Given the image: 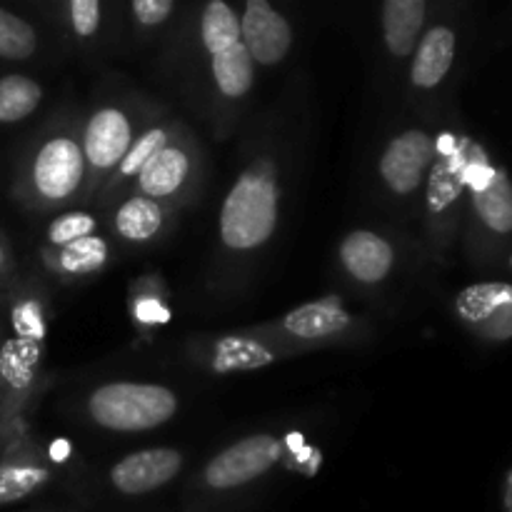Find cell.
I'll return each instance as SVG.
<instances>
[{
	"label": "cell",
	"mask_w": 512,
	"mask_h": 512,
	"mask_svg": "<svg viewBox=\"0 0 512 512\" xmlns=\"http://www.w3.org/2000/svg\"><path fill=\"white\" fill-rule=\"evenodd\" d=\"M108 260V243L98 235H88L60 250V268L70 275H88L100 270Z\"/></svg>",
	"instance_id": "cell-24"
},
{
	"label": "cell",
	"mask_w": 512,
	"mask_h": 512,
	"mask_svg": "<svg viewBox=\"0 0 512 512\" xmlns=\"http://www.w3.org/2000/svg\"><path fill=\"white\" fill-rule=\"evenodd\" d=\"M88 413L105 430L145 433L173 420L178 398L163 385L108 383L90 395Z\"/></svg>",
	"instance_id": "cell-1"
},
{
	"label": "cell",
	"mask_w": 512,
	"mask_h": 512,
	"mask_svg": "<svg viewBox=\"0 0 512 512\" xmlns=\"http://www.w3.org/2000/svg\"><path fill=\"white\" fill-rule=\"evenodd\" d=\"M48 473L33 465H5L0 468V503H15L45 485Z\"/></svg>",
	"instance_id": "cell-25"
},
{
	"label": "cell",
	"mask_w": 512,
	"mask_h": 512,
	"mask_svg": "<svg viewBox=\"0 0 512 512\" xmlns=\"http://www.w3.org/2000/svg\"><path fill=\"white\" fill-rule=\"evenodd\" d=\"M458 50V35L448 25H435L425 33V38L418 43L415 50L413 68H410V80L415 88L430 90L445 80L450 73Z\"/></svg>",
	"instance_id": "cell-13"
},
{
	"label": "cell",
	"mask_w": 512,
	"mask_h": 512,
	"mask_svg": "<svg viewBox=\"0 0 512 512\" xmlns=\"http://www.w3.org/2000/svg\"><path fill=\"white\" fill-rule=\"evenodd\" d=\"M183 468V455L173 448H150L125 455L110 470V483L123 495H145L163 488Z\"/></svg>",
	"instance_id": "cell-9"
},
{
	"label": "cell",
	"mask_w": 512,
	"mask_h": 512,
	"mask_svg": "<svg viewBox=\"0 0 512 512\" xmlns=\"http://www.w3.org/2000/svg\"><path fill=\"white\" fill-rule=\"evenodd\" d=\"M38 48V35L33 25L20 15L0 8V58L25 60Z\"/></svg>",
	"instance_id": "cell-23"
},
{
	"label": "cell",
	"mask_w": 512,
	"mask_h": 512,
	"mask_svg": "<svg viewBox=\"0 0 512 512\" xmlns=\"http://www.w3.org/2000/svg\"><path fill=\"white\" fill-rule=\"evenodd\" d=\"M13 325L15 330H18V338L35 340V343L43 340L45 328H43V320H40V310L35 303H25L20 305V308H15Z\"/></svg>",
	"instance_id": "cell-29"
},
{
	"label": "cell",
	"mask_w": 512,
	"mask_h": 512,
	"mask_svg": "<svg viewBox=\"0 0 512 512\" xmlns=\"http://www.w3.org/2000/svg\"><path fill=\"white\" fill-rule=\"evenodd\" d=\"M278 225V188L273 178L250 170L230 188L220 210V238L233 250H255L268 243Z\"/></svg>",
	"instance_id": "cell-2"
},
{
	"label": "cell",
	"mask_w": 512,
	"mask_h": 512,
	"mask_svg": "<svg viewBox=\"0 0 512 512\" xmlns=\"http://www.w3.org/2000/svg\"><path fill=\"white\" fill-rule=\"evenodd\" d=\"M43 100V90L28 75H3L0 78V123H20Z\"/></svg>",
	"instance_id": "cell-20"
},
{
	"label": "cell",
	"mask_w": 512,
	"mask_h": 512,
	"mask_svg": "<svg viewBox=\"0 0 512 512\" xmlns=\"http://www.w3.org/2000/svg\"><path fill=\"white\" fill-rule=\"evenodd\" d=\"M190 173V158L183 148L165 145L155 158H150L138 173V185L145 198L155 200L170 198L180 190Z\"/></svg>",
	"instance_id": "cell-15"
},
{
	"label": "cell",
	"mask_w": 512,
	"mask_h": 512,
	"mask_svg": "<svg viewBox=\"0 0 512 512\" xmlns=\"http://www.w3.org/2000/svg\"><path fill=\"white\" fill-rule=\"evenodd\" d=\"M278 460L280 443L273 435H250L210 460L205 468V483L215 490L240 488L275 468Z\"/></svg>",
	"instance_id": "cell-3"
},
{
	"label": "cell",
	"mask_w": 512,
	"mask_h": 512,
	"mask_svg": "<svg viewBox=\"0 0 512 512\" xmlns=\"http://www.w3.org/2000/svg\"><path fill=\"white\" fill-rule=\"evenodd\" d=\"M130 10L143 25H160L173 13L175 3L173 0H135Z\"/></svg>",
	"instance_id": "cell-30"
},
{
	"label": "cell",
	"mask_w": 512,
	"mask_h": 512,
	"mask_svg": "<svg viewBox=\"0 0 512 512\" xmlns=\"http://www.w3.org/2000/svg\"><path fill=\"white\" fill-rule=\"evenodd\" d=\"M210 70H213L215 85H218L225 98H243L253 88L255 63L243 40L230 45L223 53L210 55Z\"/></svg>",
	"instance_id": "cell-17"
},
{
	"label": "cell",
	"mask_w": 512,
	"mask_h": 512,
	"mask_svg": "<svg viewBox=\"0 0 512 512\" xmlns=\"http://www.w3.org/2000/svg\"><path fill=\"white\" fill-rule=\"evenodd\" d=\"M428 5L425 0H388L383 5L385 45L395 58H408L420 43Z\"/></svg>",
	"instance_id": "cell-14"
},
{
	"label": "cell",
	"mask_w": 512,
	"mask_h": 512,
	"mask_svg": "<svg viewBox=\"0 0 512 512\" xmlns=\"http://www.w3.org/2000/svg\"><path fill=\"white\" fill-rule=\"evenodd\" d=\"M275 360L265 345L245 338H223L215 348L213 368L218 373H233V370H255L265 368Z\"/></svg>",
	"instance_id": "cell-22"
},
{
	"label": "cell",
	"mask_w": 512,
	"mask_h": 512,
	"mask_svg": "<svg viewBox=\"0 0 512 512\" xmlns=\"http://www.w3.org/2000/svg\"><path fill=\"white\" fill-rule=\"evenodd\" d=\"M455 313L465 325L483 330L488 338L512 335V283H475L455 295Z\"/></svg>",
	"instance_id": "cell-7"
},
{
	"label": "cell",
	"mask_w": 512,
	"mask_h": 512,
	"mask_svg": "<svg viewBox=\"0 0 512 512\" xmlns=\"http://www.w3.org/2000/svg\"><path fill=\"white\" fill-rule=\"evenodd\" d=\"M283 325L288 333L295 335V338L318 340L348 328L350 315L345 313V308L338 303V298H328L320 300V303H308L290 310V313L285 315Z\"/></svg>",
	"instance_id": "cell-16"
},
{
	"label": "cell",
	"mask_w": 512,
	"mask_h": 512,
	"mask_svg": "<svg viewBox=\"0 0 512 512\" xmlns=\"http://www.w3.org/2000/svg\"><path fill=\"white\" fill-rule=\"evenodd\" d=\"M70 25L80 38H90L100 28V3L98 0H73L70 3Z\"/></svg>",
	"instance_id": "cell-28"
},
{
	"label": "cell",
	"mask_w": 512,
	"mask_h": 512,
	"mask_svg": "<svg viewBox=\"0 0 512 512\" xmlns=\"http://www.w3.org/2000/svg\"><path fill=\"white\" fill-rule=\"evenodd\" d=\"M468 188L475 215L495 235L512 233V180L505 170L488 165L483 150L473 158L468 170Z\"/></svg>",
	"instance_id": "cell-6"
},
{
	"label": "cell",
	"mask_w": 512,
	"mask_h": 512,
	"mask_svg": "<svg viewBox=\"0 0 512 512\" xmlns=\"http://www.w3.org/2000/svg\"><path fill=\"white\" fill-rule=\"evenodd\" d=\"M508 505H510V512H512V478H510V490H508Z\"/></svg>",
	"instance_id": "cell-31"
},
{
	"label": "cell",
	"mask_w": 512,
	"mask_h": 512,
	"mask_svg": "<svg viewBox=\"0 0 512 512\" xmlns=\"http://www.w3.org/2000/svg\"><path fill=\"white\" fill-rule=\"evenodd\" d=\"M480 148L463 140L445 150L440 158H435L428 178V208L430 213L443 215L460 200L463 190L468 188V170Z\"/></svg>",
	"instance_id": "cell-11"
},
{
	"label": "cell",
	"mask_w": 512,
	"mask_h": 512,
	"mask_svg": "<svg viewBox=\"0 0 512 512\" xmlns=\"http://www.w3.org/2000/svg\"><path fill=\"white\" fill-rule=\"evenodd\" d=\"M340 263L360 283H380L393 270L395 250L373 230H353L340 243Z\"/></svg>",
	"instance_id": "cell-12"
},
{
	"label": "cell",
	"mask_w": 512,
	"mask_h": 512,
	"mask_svg": "<svg viewBox=\"0 0 512 512\" xmlns=\"http://www.w3.org/2000/svg\"><path fill=\"white\" fill-rule=\"evenodd\" d=\"M165 145H168V133L163 128H153L148 133H143L138 140H133L125 158L120 160V175H138L143 170V165L150 158H155Z\"/></svg>",
	"instance_id": "cell-26"
},
{
	"label": "cell",
	"mask_w": 512,
	"mask_h": 512,
	"mask_svg": "<svg viewBox=\"0 0 512 512\" xmlns=\"http://www.w3.org/2000/svg\"><path fill=\"white\" fill-rule=\"evenodd\" d=\"M40 343L28 338H10L5 340V345L0 348V375H3L5 383L15 390L28 388L35 380L40 365Z\"/></svg>",
	"instance_id": "cell-19"
},
{
	"label": "cell",
	"mask_w": 512,
	"mask_h": 512,
	"mask_svg": "<svg viewBox=\"0 0 512 512\" xmlns=\"http://www.w3.org/2000/svg\"><path fill=\"white\" fill-rule=\"evenodd\" d=\"M200 38L210 55L223 53L230 45L240 43V18L223 0H213L205 5L200 18Z\"/></svg>",
	"instance_id": "cell-21"
},
{
	"label": "cell",
	"mask_w": 512,
	"mask_h": 512,
	"mask_svg": "<svg viewBox=\"0 0 512 512\" xmlns=\"http://www.w3.org/2000/svg\"><path fill=\"white\" fill-rule=\"evenodd\" d=\"M435 140L425 130H405L395 135L380 158V178L395 195H410L420 188L425 173L433 168Z\"/></svg>",
	"instance_id": "cell-5"
},
{
	"label": "cell",
	"mask_w": 512,
	"mask_h": 512,
	"mask_svg": "<svg viewBox=\"0 0 512 512\" xmlns=\"http://www.w3.org/2000/svg\"><path fill=\"white\" fill-rule=\"evenodd\" d=\"M240 40L253 63L278 65L293 45V30L268 0H250L240 18Z\"/></svg>",
	"instance_id": "cell-8"
},
{
	"label": "cell",
	"mask_w": 512,
	"mask_h": 512,
	"mask_svg": "<svg viewBox=\"0 0 512 512\" xmlns=\"http://www.w3.org/2000/svg\"><path fill=\"white\" fill-rule=\"evenodd\" d=\"M3 263H5V253H3V248H0V268H3Z\"/></svg>",
	"instance_id": "cell-32"
},
{
	"label": "cell",
	"mask_w": 512,
	"mask_h": 512,
	"mask_svg": "<svg viewBox=\"0 0 512 512\" xmlns=\"http://www.w3.org/2000/svg\"><path fill=\"white\" fill-rule=\"evenodd\" d=\"M133 145V130L130 120L118 108H100L90 115L83 135V158L85 165L93 170H110L120 165L125 153Z\"/></svg>",
	"instance_id": "cell-10"
},
{
	"label": "cell",
	"mask_w": 512,
	"mask_h": 512,
	"mask_svg": "<svg viewBox=\"0 0 512 512\" xmlns=\"http://www.w3.org/2000/svg\"><path fill=\"white\" fill-rule=\"evenodd\" d=\"M95 225H98V220H95L93 215H88V213H65V215H60V218H55L53 223H50L48 240L53 245H60V248H65V245L75 243V240L93 235Z\"/></svg>",
	"instance_id": "cell-27"
},
{
	"label": "cell",
	"mask_w": 512,
	"mask_h": 512,
	"mask_svg": "<svg viewBox=\"0 0 512 512\" xmlns=\"http://www.w3.org/2000/svg\"><path fill=\"white\" fill-rule=\"evenodd\" d=\"M163 228V208L145 195H133L115 213V230L130 243H145Z\"/></svg>",
	"instance_id": "cell-18"
},
{
	"label": "cell",
	"mask_w": 512,
	"mask_h": 512,
	"mask_svg": "<svg viewBox=\"0 0 512 512\" xmlns=\"http://www.w3.org/2000/svg\"><path fill=\"white\" fill-rule=\"evenodd\" d=\"M83 175V148H80L78 140L68 138V135L50 138L35 153L33 170H30L35 193L48 203H63L65 198H70L83 183Z\"/></svg>",
	"instance_id": "cell-4"
}]
</instances>
